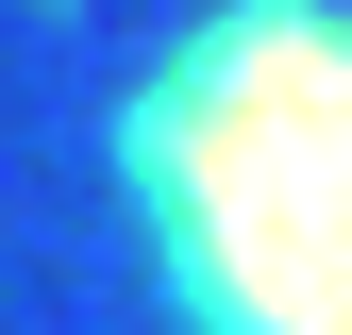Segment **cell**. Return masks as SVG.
<instances>
[{"label": "cell", "instance_id": "cell-1", "mask_svg": "<svg viewBox=\"0 0 352 335\" xmlns=\"http://www.w3.org/2000/svg\"><path fill=\"white\" fill-rule=\"evenodd\" d=\"M135 218L201 335H352V17L252 0L135 84Z\"/></svg>", "mask_w": 352, "mask_h": 335}]
</instances>
